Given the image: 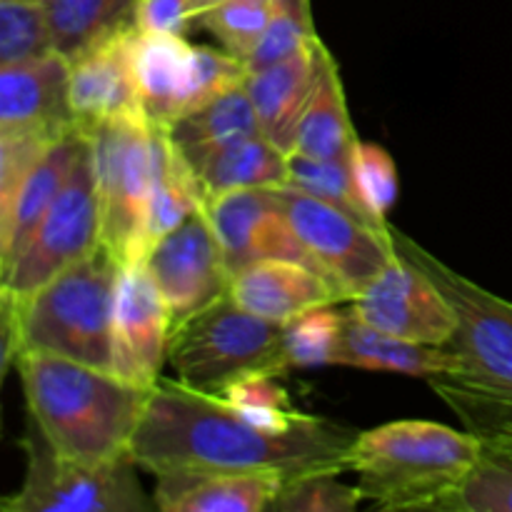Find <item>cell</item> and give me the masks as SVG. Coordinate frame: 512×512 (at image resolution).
Here are the masks:
<instances>
[{"label":"cell","instance_id":"cell-1","mask_svg":"<svg viewBox=\"0 0 512 512\" xmlns=\"http://www.w3.org/2000/svg\"><path fill=\"white\" fill-rule=\"evenodd\" d=\"M358 430L305 415L288 430L250 423L220 395L175 378L150 388L130 458L155 478L170 473H278L285 480L315 470H350Z\"/></svg>","mask_w":512,"mask_h":512},{"label":"cell","instance_id":"cell-2","mask_svg":"<svg viewBox=\"0 0 512 512\" xmlns=\"http://www.w3.org/2000/svg\"><path fill=\"white\" fill-rule=\"evenodd\" d=\"M15 368L28 418L63 458L83 465L128 458L150 390L40 350H23Z\"/></svg>","mask_w":512,"mask_h":512},{"label":"cell","instance_id":"cell-3","mask_svg":"<svg viewBox=\"0 0 512 512\" xmlns=\"http://www.w3.org/2000/svg\"><path fill=\"white\" fill-rule=\"evenodd\" d=\"M483 438L430 420L365 430L350 450L363 500L380 510H433L478 460Z\"/></svg>","mask_w":512,"mask_h":512},{"label":"cell","instance_id":"cell-4","mask_svg":"<svg viewBox=\"0 0 512 512\" xmlns=\"http://www.w3.org/2000/svg\"><path fill=\"white\" fill-rule=\"evenodd\" d=\"M123 263L98 245L65 268L18 308L20 353L40 350L113 373V318Z\"/></svg>","mask_w":512,"mask_h":512},{"label":"cell","instance_id":"cell-5","mask_svg":"<svg viewBox=\"0 0 512 512\" xmlns=\"http://www.w3.org/2000/svg\"><path fill=\"white\" fill-rule=\"evenodd\" d=\"M168 365L175 380L210 395H223L250 375L293 370L285 353V325L270 323L223 295L173 328Z\"/></svg>","mask_w":512,"mask_h":512},{"label":"cell","instance_id":"cell-6","mask_svg":"<svg viewBox=\"0 0 512 512\" xmlns=\"http://www.w3.org/2000/svg\"><path fill=\"white\" fill-rule=\"evenodd\" d=\"M395 250L418 265L453 308L458 328L445 348L455 370L445 383L512 403V303L460 275L440 258L393 228Z\"/></svg>","mask_w":512,"mask_h":512},{"label":"cell","instance_id":"cell-7","mask_svg":"<svg viewBox=\"0 0 512 512\" xmlns=\"http://www.w3.org/2000/svg\"><path fill=\"white\" fill-rule=\"evenodd\" d=\"M100 200L103 245L123 265L143 263V230L155 175V125L143 110L88 130Z\"/></svg>","mask_w":512,"mask_h":512},{"label":"cell","instance_id":"cell-8","mask_svg":"<svg viewBox=\"0 0 512 512\" xmlns=\"http://www.w3.org/2000/svg\"><path fill=\"white\" fill-rule=\"evenodd\" d=\"M25 478L3 500L5 512H150L158 510L138 478L133 458L83 465L63 458L28 418L23 438Z\"/></svg>","mask_w":512,"mask_h":512},{"label":"cell","instance_id":"cell-9","mask_svg":"<svg viewBox=\"0 0 512 512\" xmlns=\"http://www.w3.org/2000/svg\"><path fill=\"white\" fill-rule=\"evenodd\" d=\"M98 245H103V230H100L93 145L88 138V145L80 153L68 183L60 190L55 203L50 205L48 215L35 230L28 248L10 265L8 273H3V288L0 290L25 303L48 280L83 260Z\"/></svg>","mask_w":512,"mask_h":512},{"label":"cell","instance_id":"cell-10","mask_svg":"<svg viewBox=\"0 0 512 512\" xmlns=\"http://www.w3.org/2000/svg\"><path fill=\"white\" fill-rule=\"evenodd\" d=\"M275 193L313 263L325 278L333 280L345 300L358 298L373 283L375 275L398 255L395 245L385 243L363 223L315 195L295 185L275 188Z\"/></svg>","mask_w":512,"mask_h":512},{"label":"cell","instance_id":"cell-11","mask_svg":"<svg viewBox=\"0 0 512 512\" xmlns=\"http://www.w3.org/2000/svg\"><path fill=\"white\" fill-rule=\"evenodd\" d=\"M143 263L168 305L173 328L228 295L233 278L203 208L163 235Z\"/></svg>","mask_w":512,"mask_h":512},{"label":"cell","instance_id":"cell-12","mask_svg":"<svg viewBox=\"0 0 512 512\" xmlns=\"http://www.w3.org/2000/svg\"><path fill=\"white\" fill-rule=\"evenodd\" d=\"M350 303V313L363 323L410 343L445 348L458 328L453 308L433 280L400 253Z\"/></svg>","mask_w":512,"mask_h":512},{"label":"cell","instance_id":"cell-13","mask_svg":"<svg viewBox=\"0 0 512 512\" xmlns=\"http://www.w3.org/2000/svg\"><path fill=\"white\" fill-rule=\"evenodd\" d=\"M203 210L218 235L230 275L260 260H295L318 270L290 225L275 188L213 195L205 198Z\"/></svg>","mask_w":512,"mask_h":512},{"label":"cell","instance_id":"cell-14","mask_svg":"<svg viewBox=\"0 0 512 512\" xmlns=\"http://www.w3.org/2000/svg\"><path fill=\"white\" fill-rule=\"evenodd\" d=\"M173 333L168 305L145 263L123 265L113 318V373L150 390L168 363Z\"/></svg>","mask_w":512,"mask_h":512},{"label":"cell","instance_id":"cell-15","mask_svg":"<svg viewBox=\"0 0 512 512\" xmlns=\"http://www.w3.org/2000/svg\"><path fill=\"white\" fill-rule=\"evenodd\" d=\"M135 25H125L70 63V110L83 133L140 108L133 68Z\"/></svg>","mask_w":512,"mask_h":512},{"label":"cell","instance_id":"cell-16","mask_svg":"<svg viewBox=\"0 0 512 512\" xmlns=\"http://www.w3.org/2000/svg\"><path fill=\"white\" fill-rule=\"evenodd\" d=\"M230 298L270 323H290L308 310L343 303L330 278L295 260H260L230 278Z\"/></svg>","mask_w":512,"mask_h":512},{"label":"cell","instance_id":"cell-17","mask_svg":"<svg viewBox=\"0 0 512 512\" xmlns=\"http://www.w3.org/2000/svg\"><path fill=\"white\" fill-rule=\"evenodd\" d=\"M78 128L70 110V60L60 53L0 68V133Z\"/></svg>","mask_w":512,"mask_h":512},{"label":"cell","instance_id":"cell-18","mask_svg":"<svg viewBox=\"0 0 512 512\" xmlns=\"http://www.w3.org/2000/svg\"><path fill=\"white\" fill-rule=\"evenodd\" d=\"M283 485L278 473H170L153 498L163 512H265Z\"/></svg>","mask_w":512,"mask_h":512},{"label":"cell","instance_id":"cell-19","mask_svg":"<svg viewBox=\"0 0 512 512\" xmlns=\"http://www.w3.org/2000/svg\"><path fill=\"white\" fill-rule=\"evenodd\" d=\"M315 40L308 48L298 50L278 63L250 70L248 80H245L255 115H258L260 133L273 140L285 153L295 150L300 118H303L305 105L313 93L315 75H318Z\"/></svg>","mask_w":512,"mask_h":512},{"label":"cell","instance_id":"cell-20","mask_svg":"<svg viewBox=\"0 0 512 512\" xmlns=\"http://www.w3.org/2000/svg\"><path fill=\"white\" fill-rule=\"evenodd\" d=\"M133 68L145 118L168 128L188 108L193 45L183 35L140 33L135 28Z\"/></svg>","mask_w":512,"mask_h":512},{"label":"cell","instance_id":"cell-21","mask_svg":"<svg viewBox=\"0 0 512 512\" xmlns=\"http://www.w3.org/2000/svg\"><path fill=\"white\" fill-rule=\"evenodd\" d=\"M333 365L373 370V373L408 375V378L448 380L455 370V358L448 348L410 343V340H400L383 330H375L373 325L363 323L358 315L348 310L343 318Z\"/></svg>","mask_w":512,"mask_h":512},{"label":"cell","instance_id":"cell-22","mask_svg":"<svg viewBox=\"0 0 512 512\" xmlns=\"http://www.w3.org/2000/svg\"><path fill=\"white\" fill-rule=\"evenodd\" d=\"M85 145H88V133H83L80 128L68 130L50 145L48 153L40 158L30 178L25 180L8 225L0 228V275L8 273L10 265L28 248L35 230L48 215L50 205L68 183Z\"/></svg>","mask_w":512,"mask_h":512},{"label":"cell","instance_id":"cell-23","mask_svg":"<svg viewBox=\"0 0 512 512\" xmlns=\"http://www.w3.org/2000/svg\"><path fill=\"white\" fill-rule=\"evenodd\" d=\"M315 60H318V75H315L313 93L300 118L293 153L313 160L350 163L355 143L360 138L350 120L340 68L323 38L315 40Z\"/></svg>","mask_w":512,"mask_h":512},{"label":"cell","instance_id":"cell-24","mask_svg":"<svg viewBox=\"0 0 512 512\" xmlns=\"http://www.w3.org/2000/svg\"><path fill=\"white\" fill-rule=\"evenodd\" d=\"M205 198L250 188H283L290 183V153L263 133L245 135L213 150L195 165Z\"/></svg>","mask_w":512,"mask_h":512},{"label":"cell","instance_id":"cell-25","mask_svg":"<svg viewBox=\"0 0 512 512\" xmlns=\"http://www.w3.org/2000/svg\"><path fill=\"white\" fill-rule=\"evenodd\" d=\"M205 205L203 185L168 130L155 125V175L148 220L143 230V260L163 235Z\"/></svg>","mask_w":512,"mask_h":512},{"label":"cell","instance_id":"cell-26","mask_svg":"<svg viewBox=\"0 0 512 512\" xmlns=\"http://www.w3.org/2000/svg\"><path fill=\"white\" fill-rule=\"evenodd\" d=\"M165 130H168L170 140L178 145L180 153L195 168L213 150L223 148V145L233 143L238 138H245V135L260 133V123L248 88L240 85V88L205 103L203 108L180 115Z\"/></svg>","mask_w":512,"mask_h":512},{"label":"cell","instance_id":"cell-27","mask_svg":"<svg viewBox=\"0 0 512 512\" xmlns=\"http://www.w3.org/2000/svg\"><path fill=\"white\" fill-rule=\"evenodd\" d=\"M138 0H43L55 53L73 63L108 35L133 23Z\"/></svg>","mask_w":512,"mask_h":512},{"label":"cell","instance_id":"cell-28","mask_svg":"<svg viewBox=\"0 0 512 512\" xmlns=\"http://www.w3.org/2000/svg\"><path fill=\"white\" fill-rule=\"evenodd\" d=\"M483 448L465 478L435 503L443 512H512V435H480Z\"/></svg>","mask_w":512,"mask_h":512},{"label":"cell","instance_id":"cell-29","mask_svg":"<svg viewBox=\"0 0 512 512\" xmlns=\"http://www.w3.org/2000/svg\"><path fill=\"white\" fill-rule=\"evenodd\" d=\"M288 185H295V188L320 198L323 203L333 205L340 213L350 215L358 223H363L365 228L373 230L375 235H380L385 243L395 245L393 228H390L388 218H380L370 208L368 200L363 198L350 163H343V160H313L300 153H290Z\"/></svg>","mask_w":512,"mask_h":512},{"label":"cell","instance_id":"cell-30","mask_svg":"<svg viewBox=\"0 0 512 512\" xmlns=\"http://www.w3.org/2000/svg\"><path fill=\"white\" fill-rule=\"evenodd\" d=\"M55 53L48 15L35 0H0V68Z\"/></svg>","mask_w":512,"mask_h":512},{"label":"cell","instance_id":"cell-31","mask_svg":"<svg viewBox=\"0 0 512 512\" xmlns=\"http://www.w3.org/2000/svg\"><path fill=\"white\" fill-rule=\"evenodd\" d=\"M195 23L208 30L223 50L248 63L270 23V0H223L203 10Z\"/></svg>","mask_w":512,"mask_h":512},{"label":"cell","instance_id":"cell-32","mask_svg":"<svg viewBox=\"0 0 512 512\" xmlns=\"http://www.w3.org/2000/svg\"><path fill=\"white\" fill-rule=\"evenodd\" d=\"M65 133L48 128L0 133V228L8 225L20 190H23L25 180L30 178L35 165L48 153L50 145Z\"/></svg>","mask_w":512,"mask_h":512},{"label":"cell","instance_id":"cell-33","mask_svg":"<svg viewBox=\"0 0 512 512\" xmlns=\"http://www.w3.org/2000/svg\"><path fill=\"white\" fill-rule=\"evenodd\" d=\"M318 38L313 23V5L310 0H270V23L263 40L250 55L248 68L260 70L273 65L298 50L308 48Z\"/></svg>","mask_w":512,"mask_h":512},{"label":"cell","instance_id":"cell-34","mask_svg":"<svg viewBox=\"0 0 512 512\" xmlns=\"http://www.w3.org/2000/svg\"><path fill=\"white\" fill-rule=\"evenodd\" d=\"M345 313L335 305L308 310L285 323V353L293 368H320L335 363Z\"/></svg>","mask_w":512,"mask_h":512},{"label":"cell","instance_id":"cell-35","mask_svg":"<svg viewBox=\"0 0 512 512\" xmlns=\"http://www.w3.org/2000/svg\"><path fill=\"white\" fill-rule=\"evenodd\" d=\"M360 503L358 485H345L335 470H315L285 480L270 512H353Z\"/></svg>","mask_w":512,"mask_h":512},{"label":"cell","instance_id":"cell-36","mask_svg":"<svg viewBox=\"0 0 512 512\" xmlns=\"http://www.w3.org/2000/svg\"><path fill=\"white\" fill-rule=\"evenodd\" d=\"M220 398L228 400L250 423L268 430H288L308 415L293 408L288 390L280 388L278 375H250L230 385Z\"/></svg>","mask_w":512,"mask_h":512},{"label":"cell","instance_id":"cell-37","mask_svg":"<svg viewBox=\"0 0 512 512\" xmlns=\"http://www.w3.org/2000/svg\"><path fill=\"white\" fill-rule=\"evenodd\" d=\"M248 75V63L238 55L210 48V45H193V80H190V98L185 113H193L210 100L245 85Z\"/></svg>","mask_w":512,"mask_h":512},{"label":"cell","instance_id":"cell-38","mask_svg":"<svg viewBox=\"0 0 512 512\" xmlns=\"http://www.w3.org/2000/svg\"><path fill=\"white\" fill-rule=\"evenodd\" d=\"M350 168H353L360 193L368 200L370 208L380 218H388L390 208L398 200V168H395L388 150L375 143L358 140L353 158H350Z\"/></svg>","mask_w":512,"mask_h":512},{"label":"cell","instance_id":"cell-39","mask_svg":"<svg viewBox=\"0 0 512 512\" xmlns=\"http://www.w3.org/2000/svg\"><path fill=\"white\" fill-rule=\"evenodd\" d=\"M430 385L458 413L468 430L478 435H512V403L470 393L445 380H430Z\"/></svg>","mask_w":512,"mask_h":512},{"label":"cell","instance_id":"cell-40","mask_svg":"<svg viewBox=\"0 0 512 512\" xmlns=\"http://www.w3.org/2000/svg\"><path fill=\"white\" fill-rule=\"evenodd\" d=\"M198 20V0H138L133 25L140 33L185 35Z\"/></svg>","mask_w":512,"mask_h":512},{"label":"cell","instance_id":"cell-41","mask_svg":"<svg viewBox=\"0 0 512 512\" xmlns=\"http://www.w3.org/2000/svg\"><path fill=\"white\" fill-rule=\"evenodd\" d=\"M218 3H223V0H198V15L203 13V10L213 8V5H218Z\"/></svg>","mask_w":512,"mask_h":512},{"label":"cell","instance_id":"cell-42","mask_svg":"<svg viewBox=\"0 0 512 512\" xmlns=\"http://www.w3.org/2000/svg\"><path fill=\"white\" fill-rule=\"evenodd\" d=\"M35 3H43V0H35Z\"/></svg>","mask_w":512,"mask_h":512}]
</instances>
